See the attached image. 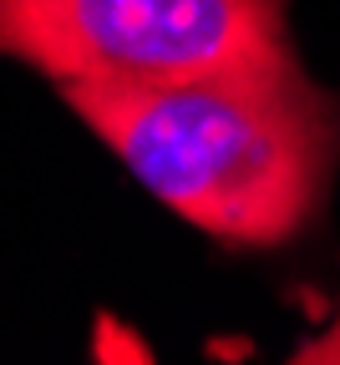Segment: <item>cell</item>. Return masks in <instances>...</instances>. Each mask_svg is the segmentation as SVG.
Returning a JSON list of instances; mask_svg holds the SVG:
<instances>
[{
  "mask_svg": "<svg viewBox=\"0 0 340 365\" xmlns=\"http://www.w3.org/2000/svg\"><path fill=\"white\" fill-rule=\"evenodd\" d=\"M61 97L158 203L234 249L295 239L340 168V97L295 51Z\"/></svg>",
  "mask_w": 340,
  "mask_h": 365,
  "instance_id": "1",
  "label": "cell"
},
{
  "mask_svg": "<svg viewBox=\"0 0 340 365\" xmlns=\"http://www.w3.org/2000/svg\"><path fill=\"white\" fill-rule=\"evenodd\" d=\"M295 51L284 0H0V56L51 81H173Z\"/></svg>",
  "mask_w": 340,
  "mask_h": 365,
  "instance_id": "2",
  "label": "cell"
},
{
  "mask_svg": "<svg viewBox=\"0 0 340 365\" xmlns=\"http://www.w3.org/2000/svg\"><path fill=\"white\" fill-rule=\"evenodd\" d=\"M295 360H300V365H340V304H335L330 325H325L320 335H310V340L295 345Z\"/></svg>",
  "mask_w": 340,
  "mask_h": 365,
  "instance_id": "3",
  "label": "cell"
}]
</instances>
